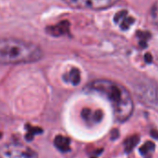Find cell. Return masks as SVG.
Wrapping results in <instances>:
<instances>
[{
    "instance_id": "obj_8",
    "label": "cell",
    "mask_w": 158,
    "mask_h": 158,
    "mask_svg": "<svg viewBox=\"0 0 158 158\" xmlns=\"http://www.w3.org/2000/svg\"><path fill=\"white\" fill-rule=\"evenodd\" d=\"M54 143L56 145V147L63 153H67L70 150L69 144H70V140L67 137H63L61 135H58L56 137Z\"/></svg>"
},
{
    "instance_id": "obj_3",
    "label": "cell",
    "mask_w": 158,
    "mask_h": 158,
    "mask_svg": "<svg viewBox=\"0 0 158 158\" xmlns=\"http://www.w3.org/2000/svg\"><path fill=\"white\" fill-rule=\"evenodd\" d=\"M0 158H38V155L25 145L7 143L0 147Z\"/></svg>"
},
{
    "instance_id": "obj_5",
    "label": "cell",
    "mask_w": 158,
    "mask_h": 158,
    "mask_svg": "<svg viewBox=\"0 0 158 158\" xmlns=\"http://www.w3.org/2000/svg\"><path fill=\"white\" fill-rule=\"evenodd\" d=\"M46 32L50 35L56 36V37H57V36L66 35L69 32V23L68 20H63L61 22L56 24V25L47 27Z\"/></svg>"
},
{
    "instance_id": "obj_13",
    "label": "cell",
    "mask_w": 158,
    "mask_h": 158,
    "mask_svg": "<svg viewBox=\"0 0 158 158\" xmlns=\"http://www.w3.org/2000/svg\"><path fill=\"white\" fill-rule=\"evenodd\" d=\"M93 111L90 108H83L81 111V117L86 122H93Z\"/></svg>"
},
{
    "instance_id": "obj_1",
    "label": "cell",
    "mask_w": 158,
    "mask_h": 158,
    "mask_svg": "<svg viewBox=\"0 0 158 158\" xmlns=\"http://www.w3.org/2000/svg\"><path fill=\"white\" fill-rule=\"evenodd\" d=\"M43 48L37 44L18 38H0V65H20L40 61Z\"/></svg>"
},
{
    "instance_id": "obj_17",
    "label": "cell",
    "mask_w": 158,
    "mask_h": 158,
    "mask_svg": "<svg viewBox=\"0 0 158 158\" xmlns=\"http://www.w3.org/2000/svg\"><path fill=\"white\" fill-rule=\"evenodd\" d=\"M92 158H95V157H92Z\"/></svg>"
},
{
    "instance_id": "obj_4",
    "label": "cell",
    "mask_w": 158,
    "mask_h": 158,
    "mask_svg": "<svg viewBox=\"0 0 158 158\" xmlns=\"http://www.w3.org/2000/svg\"><path fill=\"white\" fill-rule=\"evenodd\" d=\"M73 8L102 10L114 6L118 0H61Z\"/></svg>"
},
{
    "instance_id": "obj_11",
    "label": "cell",
    "mask_w": 158,
    "mask_h": 158,
    "mask_svg": "<svg viewBox=\"0 0 158 158\" xmlns=\"http://www.w3.org/2000/svg\"><path fill=\"white\" fill-rule=\"evenodd\" d=\"M140 141V137L138 135H133L129 138H128L125 142H124V145H125V151L127 153H130L136 145L139 143Z\"/></svg>"
},
{
    "instance_id": "obj_10",
    "label": "cell",
    "mask_w": 158,
    "mask_h": 158,
    "mask_svg": "<svg viewBox=\"0 0 158 158\" xmlns=\"http://www.w3.org/2000/svg\"><path fill=\"white\" fill-rule=\"evenodd\" d=\"M154 149H155L154 143L153 141H148L140 148V153L145 158H151L153 153L154 152Z\"/></svg>"
},
{
    "instance_id": "obj_9",
    "label": "cell",
    "mask_w": 158,
    "mask_h": 158,
    "mask_svg": "<svg viewBox=\"0 0 158 158\" xmlns=\"http://www.w3.org/2000/svg\"><path fill=\"white\" fill-rule=\"evenodd\" d=\"M148 20L152 25L158 29V1L151 6L148 12Z\"/></svg>"
},
{
    "instance_id": "obj_14",
    "label": "cell",
    "mask_w": 158,
    "mask_h": 158,
    "mask_svg": "<svg viewBox=\"0 0 158 158\" xmlns=\"http://www.w3.org/2000/svg\"><path fill=\"white\" fill-rule=\"evenodd\" d=\"M103 112L101 110H96L93 113V122L94 123H99L103 119Z\"/></svg>"
},
{
    "instance_id": "obj_2",
    "label": "cell",
    "mask_w": 158,
    "mask_h": 158,
    "mask_svg": "<svg viewBox=\"0 0 158 158\" xmlns=\"http://www.w3.org/2000/svg\"><path fill=\"white\" fill-rule=\"evenodd\" d=\"M88 88L102 94L109 101L117 121L124 122L129 118L133 111V101L129 92L123 85L109 80H96L88 85Z\"/></svg>"
},
{
    "instance_id": "obj_16",
    "label": "cell",
    "mask_w": 158,
    "mask_h": 158,
    "mask_svg": "<svg viewBox=\"0 0 158 158\" xmlns=\"http://www.w3.org/2000/svg\"><path fill=\"white\" fill-rule=\"evenodd\" d=\"M1 136H2V134H1V132H0V138H1Z\"/></svg>"
},
{
    "instance_id": "obj_6",
    "label": "cell",
    "mask_w": 158,
    "mask_h": 158,
    "mask_svg": "<svg viewBox=\"0 0 158 158\" xmlns=\"http://www.w3.org/2000/svg\"><path fill=\"white\" fill-rule=\"evenodd\" d=\"M128 12L126 10L123 11H119L118 13H117L116 17L114 18V20L119 24L120 28L122 30H127L128 28H129V26L134 22V20L132 18H128L127 17Z\"/></svg>"
},
{
    "instance_id": "obj_15",
    "label": "cell",
    "mask_w": 158,
    "mask_h": 158,
    "mask_svg": "<svg viewBox=\"0 0 158 158\" xmlns=\"http://www.w3.org/2000/svg\"><path fill=\"white\" fill-rule=\"evenodd\" d=\"M151 135H152V137H153L154 139H158V131H156V130H152V131H151Z\"/></svg>"
},
{
    "instance_id": "obj_7",
    "label": "cell",
    "mask_w": 158,
    "mask_h": 158,
    "mask_svg": "<svg viewBox=\"0 0 158 158\" xmlns=\"http://www.w3.org/2000/svg\"><path fill=\"white\" fill-rule=\"evenodd\" d=\"M64 80L67 82H70L72 85H78L81 81V72L78 68H71L68 73L64 75Z\"/></svg>"
},
{
    "instance_id": "obj_12",
    "label": "cell",
    "mask_w": 158,
    "mask_h": 158,
    "mask_svg": "<svg viewBox=\"0 0 158 158\" xmlns=\"http://www.w3.org/2000/svg\"><path fill=\"white\" fill-rule=\"evenodd\" d=\"M26 128L28 129V133L26 134V140L27 141H32L33 139V136L35 134H39V133H42L43 130L40 128H36V127H32V126H29L27 125Z\"/></svg>"
}]
</instances>
